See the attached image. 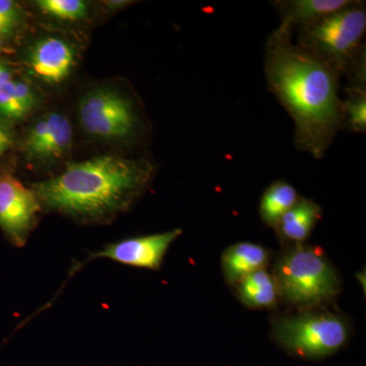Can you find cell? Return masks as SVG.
<instances>
[{
    "instance_id": "12",
    "label": "cell",
    "mask_w": 366,
    "mask_h": 366,
    "mask_svg": "<svg viewBox=\"0 0 366 366\" xmlns=\"http://www.w3.org/2000/svg\"><path fill=\"white\" fill-rule=\"evenodd\" d=\"M269 261V250L259 243H234L225 249L221 257L224 278L228 284L236 285L249 274L266 269Z\"/></svg>"
},
{
    "instance_id": "24",
    "label": "cell",
    "mask_w": 366,
    "mask_h": 366,
    "mask_svg": "<svg viewBox=\"0 0 366 366\" xmlns=\"http://www.w3.org/2000/svg\"><path fill=\"white\" fill-rule=\"evenodd\" d=\"M4 49V43H2L1 37H0V52Z\"/></svg>"
},
{
    "instance_id": "9",
    "label": "cell",
    "mask_w": 366,
    "mask_h": 366,
    "mask_svg": "<svg viewBox=\"0 0 366 366\" xmlns=\"http://www.w3.org/2000/svg\"><path fill=\"white\" fill-rule=\"evenodd\" d=\"M72 129L69 118L50 113L38 120L26 134V151L40 159L60 158L71 144Z\"/></svg>"
},
{
    "instance_id": "14",
    "label": "cell",
    "mask_w": 366,
    "mask_h": 366,
    "mask_svg": "<svg viewBox=\"0 0 366 366\" xmlns=\"http://www.w3.org/2000/svg\"><path fill=\"white\" fill-rule=\"evenodd\" d=\"M239 300L247 307L257 310L273 308L278 303L280 293L273 274L259 269L236 284Z\"/></svg>"
},
{
    "instance_id": "6",
    "label": "cell",
    "mask_w": 366,
    "mask_h": 366,
    "mask_svg": "<svg viewBox=\"0 0 366 366\" xmlns=\"http://www.w3.org/2000/svg\"><path fill=\"white\" fill-rule=\"evenodd\" d=\"M79 122L92 137L124 141L136 134L139 119L134 103L110 89H98L81 99Z\"/></svg>"
},
{
    "instance_id": "23",
    "label": "cell",
    "mask_w": 366,
    "mask_h": 366,
    "mask_svg": "<svg viewBox=\"0 0 366 366\" xmlns=\"http://www.w3.org/2000/svg\"><path fill=\"white\" fill-rule=\"evenodd\" d=\"M106 6L110 7V9H119L127 6V4H132L131 1H125V0H113V1H106Z\"/></svg>"
},
{
    "instance_id": "5",
    "label": "cell",
    "mask_w": 366,
    "mask_h": 366,
    "mask_svg": "<svg viewBox=\"0 0 366 366\" xmlns=\"http://www.w3.org/2000/svg\"><path fill=\"white\" fill-rule=\"evenodd\" d=\"M274 341L301 357L317 360L340 350L348 341L346 320L331 312H303L274 322Z\"/></svg>"
},
{
    "instance_id": "10",
    "label": "cell",
    "mask_w": 366,
    "mask_h": 366,
    "mask_svg": "<svg viewBox=\"0 0 366 366\" xmlns=\"http://www.w3.org/2000/svg\"><path fill=\"white\" fill-rule=\"evenodd\" d=\"M32 71L46 83H62L71 74L74 51L66 41L48 37L39 41L30 55Z\"/></svg>"
},
{
    "instance_id": "7",
    "label": "cell",
    "mask_w": 366,
    "mask_h": 366,
    "mask_svg": "<svg viewBox=\"0 0 366 366\" xmlns=\"http://www.w3.org/2000/svg\"><path fill=\"white\" fill-rule=\"evenodd\" d=\"M42 209L37 194L18 178H0V229L14 247H21L37 224Z\"/></svg>"
},
{
    "instance_id": "8",
    "label": "cell",
    "mask_w": 366,
    "mask_h": 366,
    "mask_svg": "<svg viewBox=\"0 0 366 366\" xmlns=\"http://www.w3.org/2000/svg\"><path fill=\"white\" fill-rule=\"evenodd\" d=\"M182 234V229H173L156 234L127 238L106 245L92 257L112 259L136 268L159 269L171 244Z\"/></svg>"
},
{
    "instance_id": "13",
    "label": "cell",
    "mask_w": 366,
    "mask_h": 366,
    "mask_svg": "<svg viewBox=\"0 0 366 366\" xmlns=\"http://www.w3.org/2000/svg\"><path fill=\"white\" fill-rule=\"evenodd\" d=\"M322 217V209L319 204L307 197H300L274 229L284 242L302 244L312 234Z\"/></svg>"
},
{
    "instance_id": "19",
    "label": "cell",
    "mask_w": 366,
    "mask_h": 366,
    "mask_svg": "<svg viewBox=\"0 0 366 366\" xmlns=\"http://www.w3.org/2000/svg\"><path fill=\"white\" fill-rule=\"evenodd\" d=\"M14 94L13 79L0 88V117L9 120L21 119L25 117Z\"/></svg>"
},
{
    "instance_id": "16",
    "label": "cell",
    "mask_w": 366,
    "mask_h": 366,
    "mask_svg": "<svg viewBox=\"0 0 366 366\" xmlns=\"http://www.w3.org/2000/svg\"><path fill=\"white\" fill-rule=\"evenodd\" d=\"M346 100H342V127L365 134L366 131L365 79H353L347 88Z\"/></svg>"
},
{
    "instance_id": "20",
    "label": "cell",
    "mask_w": 366,
    "mask_h": 366,
    "mask_svg": "<svg viewBox=\"0 0 366 366\" xmlns=\"http://www.w3.org/2000/svg\"><path fill=\"white\" fill-rule=\"evenodd\" d=\"M14 84L16 100H18L21 110L26 115L35 105V96H34L32 89L25 81H14Z\"/></svg>"
},
{
    "instance_id": "4",
    "label": "cell",
    "mask_w": 366,
    "mask_h": 366,
    "mask_svg": "<svg viewBox=\"0 0 366 366\" xmlns=\"http://www.w3.org/2000/svg\"><path fill=\"white\" fill-rule=\"evenodd\" d=\"M273 276L280 296L298 307L327 302L341 288L338 273L326 255L303 243L293 245L279 257Z\"/></svg>"
},
{
    "instance_id": "15",
    "label": "cell",
    "mask_w": 366,
    "mask_h": 366,
    "mask_svg": "<svg viewBox=\"0 0 366 366\" xmlns=\"http://www.w3.org/2000/svg\"><path fill=\"white\" fill-rule=\"evenodd\" d=\"M300 194L290 183L278 180L272 183L262 194L259 215L269 227H276L282 217L300 201Z\"/></svg>"
},
{
    "instance_id": "11",
    "label": "cell",
    "mask_w": 366,
    "mask_h": 366,
    "mask_svg": "<svg viewBox=\"0 0 366 366\" xmlns=\"http://www.w3.org/2000/svg\"><path fill=\"white\" fill-rule=\"evenodd\" d=\"M353 0H286L274 1L281 16L280 28L285 30H297L350 6Z\"/></svg>"
},
{
    "instance_id": "18",
    "label": "cell",
    "mask_w": 366,
    "mask_h": 366,
    "mask_svg": "<svg viewBox=\"0 0 366 366\" xmlns=\"http://www.w3.org/2000/svg\"><path fill=\"white\" fill-rule=\"evenodd\" d=\"M21 14L16 2L0 0V37H9L20 26Z\"/></svg>"
},
{
    "instance_id": "3",
    "label": "cell",
    "mask_w": 366,
    "mask_h": 366,
    "mask_svg": "<svg viewBox=\"0 0 366 366\" xmlns=\"http://www.w3.org/2000/svg\"><path fill=\"white\" fill-rule=\"evenodd\" d=\"M297 45L333 69L339 76L353 74L365 60L366 11L353 1L340 11L297 29Z\"/></svg>"
},
{
    "instance_id": "17",
    "label": "cell",
    "mask_w": 366,
    "mask_h": 366,
    "mask_svg": "<svg viewBox=\"0 0 366 366\" xmlns=\"http://www.w3.org/2000/svg\"><path fill=\"white\" fill-rule=\"evenodd\" d=\"M37 6L43 14L60 21L83 20L88 14V6L81 0H39Z\"/></svg>"
},
{
    "instance_id": "22",
    "label": "cell",
    "mask_w": 366,
    "mask_h": 366,
    "mask_svg": "<svg viewBox=\"0 0 366 366\" xmlns=\"http://www.w3.org/2000/svg\"><path fill=\"white\" fill-rule=\"evenodd\" d=\"M11 81V69L6 64H0V88Z\"/></svg>"
},
{
    "instance_id": "2",
    "label": "cell",
    "mask_w": 366,
    "mask_h": 366,
    "mask_svg": "<svg viewBox=\"0 0 366 366\" xmlns=\"http://www.w3.org/2000/svg\"><path fill=\"white\" fill-rule=\"evenodd\" d=\"M147 159L102 155L69 164L56 177L34 182L42 208L83 223H106L131 209L150 187Z\"/></svg>"
},
{
    "instance_id": "1",
    "label": "cell",
    "mask_w": 366,
    "mask_h": 366,
    "mask_svg": "<svg viewBox=\"0 0 366 366\" xmlns=\"http://www.w3.org/2000/svg\"><path fill=\"white\" fill-rule=\"evenodd\" d=\"M292 34L278 26L269 36L264 76L269 91L295 122L296 148L319 160L342 129L340 76L295 44Z\"/></svg>"
},
{
    "instance_id": "21",
    "label": "cell",
    "mask_w": 366,
    "mask_h": 366,
    "mask_svg": "<svg viewBox=\"0 0 366 366\" xmlns=\"http://www.w3.org/2000/svg\"><path fill=\"white\" fill-rule=\"evenodd\" d=\"M13 144V137L6 127L0 124V154L11 148Z\"/></svg>"
}]
</instances>
